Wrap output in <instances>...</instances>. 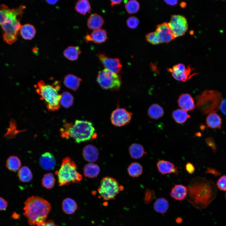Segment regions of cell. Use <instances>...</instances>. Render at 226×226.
I'll return each mask as SVG.
<instances>
[{"instance_id":"16","label":"cell","mask_w":226,"mask_h":226,"mask_svg":"<svg viewBox=\"0 0 226 226\" xmlns=\"http://www.w3.org/2000/svg\"><path fill=\"white\" fill-rule=\"evenodd\" d=\"M178 103L181 109L186 111L192 110L195 108L194 100L188 94H181L179 97Z\"/></svg>"},{"instance_id":"51","label":"cell","mask_w":226,"mask_h":226,"mask_svg":"<svg viewBox=\"0 0 226 226\" xmlns=\"http://www.w3.org/2000/svg\"><path fill=\"white\" fill-rule=\"evenodd\" d=\"M20 215L16 212H14L12 214L11 217L15 219H18L20 218Z\"/></svg>"},{"instance_id":"21","label":"cell","mask_w":226,"mask_h":226,"mask_svg":"<svg viewBox=\"0 0 226 226\" xmlns=\"http://www.w3.org/2000/svg\"><path fill=\"white\" fill-rule=\"evenodd\" d=\"M206 123L207 126L210 128L220 129L221 126V118L217 113L212 112L207 117Z\"/></svg>"},{"instance_id":"53","label":"cell","mask_w":226,"mask_h":226,"mask_svg":"<svg viewBox=\"0 0 226 226\" xmlns=\"http://www.w3.org/2000/svg\"><path fill=\"white\" fill-rule=\"evenodd\" d=\"M182 221V219L180 218H178L176 219V222L178 223H181Z\"/></svg>"},{"instance_id":"4","label":"cell","mask_w":226,"mask_h":226,"mask_svg":"<svg viewBox=\"0 0 226 226\" xmlns=\"http://www.w3.org/2000/svg\"><path fill=\"white\" fill-rule=\"evenodd\" d=\"M35 87L40 100L44 101L48 110L55 111L59 109L62 95L59 93L61 86L58 81L49 83L41 80L38 82Z\"/></svg>"},{"instance_id":"20","label":"cell","mask_w":226,"mask_h":226,"mask_svg":"<svg viewBox=\"0 0 226 226\" xmlns=\"http://www.w3.org/2000/svg\"><path fill=\"white\" fill-rule=\"evenodd\" d=\"M20 34L22 37L26 40H31L34 37L36 32L34 26L30 24H27L21 25Z\"/></svg>"},{"instance_id":"17","label":"cell","mask_w":226,"mask_h":226,"mask_svg":"<svg viewBox=\"0 0 226 226\" xmlns=\"http://www.w3.org/2000/svg\"><path fill=\"white\" fill-rule=\"evenodd\" d=\"M187 187L181 184H176L172 188L170 194L175 200L181 201L187 197Z\"/></svg>"},{"instance_id":"24","label":"cell","mask_w":226,"mask_h":226,"mask_svg":"<svg viewBox=\"0 0 226 226\" xmlns=\"http://www.w3.org/2000/svg\"><path fill=\"white\" fill-rule=\"evenodd\" d=\"M63 211L68 214L73 213L77 208V205L76 202L70 198L65 199L62 204Z\"/></svg>"},{"instance_id":"35","label":"cell","mask_w":226,"mask_h":226,"mask_svg":"<svg viewBox=\"0 0 226 226\" xmlns=\"http://www.w3.org/2000/svg\"><path fill=\"white\" fill-rule=\"evenodd\" d=\"M55 181L53 175L51 173L45 174L42 180V186L47 189H51L54 186Z\"/></svg>"},{"instance_id":"44","label":"cell","mask_w":226,"mask_h":226,"mask_svg":"<svg viewBox=\"0 0 226 226\" xmlns=\"http://www.w3.org/2000/svg\"><path fill=\"white\" fill-rule=\"evenodd\" d=\"M8 206L7 201L3 197H0V211L5 210Z\"/></svg>"},{"instance_id":"52","label":"cell","mask_w":226,"mask_h":226,"mask_svg":"<svg viewBox=\"0 0 226 226\" xmlns=\"http://www.w3.org/2000/svg\"><path fill=\"white\" fill-rule=\"evenodd\" d=\"M46 2L51 5L55 4L58 1V0H46Z\"/></svg>"},{"instance_id":"32","label":"cell","mask_w":226,"mask_h":226,"mask_svg":"<svg viewBox=\"0 0 226 226\" xmlns=\"http://www.w3.org/2000/svg\"><path fill=\"white\" fill-rule=\"evenodd\" d=\"M172 115L176 122L179 124L185 122L190 117L186 111L182 109L174 110L173 112Z\"/></svg>"},{"instance_id":"37","label":"cell","mask_w":226,"mask_h":226,"mask_svg":"<svg viewBox=\"0 0 226 226\" xmlns=\"http://www.w3.org/2000/svg\"><path fill=\"white\" fill-rule=\"evenodd\" d=\"M125 7L128 13H134L138 11L139 8V4L136 0H131L125 3Z\"/></svg>"},{"instance_id":"31","label":"cell","mask_w":226,"mask_h":226,"mask_svg":"<svg viewBox=\"0 0 226 226\" xmlns=\"http://www.w3.org/2000/svg\"><path fill=\"white\" fill-rule=\"evenodd\" d=\"M149 116L153 119H158L162 117L164 114L162 108L159 105L154 104L149 108L148 110Z\"/></svg>"},{"instance_id":"42","label":"cell","mask_w":226,"mask_h":226,"mask_svg":"<svg viewBox=\"0 0 226 226\" xmlns=\"http://www.w3.org/2000/svg\"><path fill=\"white\" fill-rule=\"evenodd\" d=\"M155 196L153 190L147 189L145 194L144 201L146 203H149L152 201Z\"/></svg>"},{"instance_id":"28","label":"cell","mask_w":226,"mask_h":226,"mask_svg":"<svg viewBox=\"0 0 226 226\" xmlns=\"http://www.w3.org/2000/svg\"><path fill=\"white\" fill-rule=\"evenodd\" d=\"M100 170V168L97 165L90 163L86 164L84 166V174L86 177L93 178L97 176Z\"/></svg>"},{"instance_id":"47","label":"cell","mask_w":226,"mask_h":226,"mask_svg":"<svg viewBox=\"0 0 226 226\" xmlns=\"http://www.w3.org/2000/svg\"><path fill=\"white\" fill-rule=\"evenodd\" d=\"M220 109L222 112L226 115V98L222 101L220 106Z\"/></svg>"},{"instance_id":"34","label":"cell","mask_w":226,"mask_h":226,"mask_svg":"<svg viewBox=\"0 0 226 226\" xmlns=\"http://www.w3.org/2000/svg\"><path fill=\"white\" fill-rule=\"evenodd\" d=\"M127 170L129 175L132 177H137L140 175L143 172V167L139 163H132L128 167Z\"/></svg>"},{"instance_id":"36","label":"cell","mask_w":226,"mask_h":226,"mask_svg":"<svg viewBox=\"0 0 226 226\" xmlns=\"http://www.w3.org/2000/svg\"><path fill=\"white\" fill-rule=\"evenodd\" d=\"M73 98L72 95L69 92H65L62 95L60 103L66 108L71 106L73 103Z\"/></svg>"},{"instance_id":"15","label":"cell","mask_w":226,"mask_h":226,"mask_svg":"<svg viewBox=\"0 0 226 226\" xmlns=\"http://www.w3.org/2000/svg\"><path fill=\"white\" fill-rule=\"evenodd\" d=\"M39 164L42 168L46 170L53 169L56 164L55 159L53 155L48 152H46L40 157Z\"/></svg>"},{"instance_id":"8","label":"cell","mask_w":226,"mask_h":226,"mask_svg":"<svg viewBox=\"0 0 226 226\" xmlns=\"http://www.w3.org/2000/svg\"><path fill=\"white\" fill-rule=\"evenodd\" d=\"M96 80L103 89L113 91L119 90L121 84L120 75L106 68L99 72Z\"/></svg>"},{"instance_id":"22","label":"cell","mask_w":226,"mask_h":226,"mask_svg":"<svg viewBox=\"0 0 226 226\" xmlns=\"http://www.w3.org/2000/svg\"><path fill=\"white\" fill-rule=\"evenodd\" d=\"M81 81V79L78 77L69 74L65 77L64 82L67 87L75 91L78 88Z\"/></svg>"},{"instance_id":"45","label":"cell","mask_w":226,"mask_h":226,"mask_svg":"<svg viewBox=\"0 0 226 226\" xmlns=\"http://www.w3.org/2000/svg\"><path fill=\"white\" fill-rule=\"evenodd\" d=\"M35 226H58L52 220L45 221L38 224Z\"/></svg>"},{"instance_id":"48","label":"cell","mask_w":226,"mask_h":226,"mask_svg":"<svg viewBox=\"0 0 226 226\" xmlns=\"http://www.w3.org/2000/svg\"><path fill=\"white\" fill-rule=\"evenodd\" d=\"M206 173L212 174L216 175L219 174V172H218L216 171L213 169H211L209 168L207 169Z\"/></svg>"},{"instance_id":"29","label":"cell","mask_w":226,"mask_h":226,"mask_svg":"<svg viewBox=\"0 0 226 226\" xmlns=\"http://www.w3.org/2000/svg\"><path fill=\"white\" fill-rule=\"evenodd\" d=\"M6 166L10 171L15 172L19 170L21 166V162L16 156H10L7 159Z\"/></svg>"},{"instance_id":"46","label":"cell","mask_w":226,"mask_h":226,"mask_svg":"<svg viewBox=\"0 0 226 226\" xmlns=\"http://www.w3.org/2000/svg\"><path fill=\"white\" fill-rule=\"evenodd\" d=\"M186 170L189 174H193L195 171V169L193 165L189 162L186 163Z\"/></svg>"},{"instance_id":"43","label":"cell","mask_w":226,"mask_h":226,"mask_svg":"<svg viewBox=\"0 0 226 226\" xmlns=\"http://www.w3.org/2000/svg\"><path fill=\"white\" fill-rule=\"evenodd\" d=\"M205 141L207 145L211 148L214 152H215L217 149V147L213 139L209 137L206 138Z\"/></svg>"},{"instance_id":"14","label":"cell","mask_w":226,"mask_h":226,"mask_svg":"<svg viewBox=\"0 0 226 226\" xmlns=\"http://www.w3.org/2000/svg\"><path fill=\"white\" fill-rule=\"evenodd\" d=\"M157 166L159 172L163 175L174 173L178 175L179 171L177 167L173 163L165 160L158 161Z\"/></svg>"},{"instance_id":"38","label":"cell","mask_w":226,"mask_h":226,"mask_svg":"<svg viewBox=\"0 0 226 226\" xmlns=\"http://www.w3.org/2000/svg\"><path fill=\"white\" fill-rule=\"evenodd\" d=\"M22 131L17 129L16 125L13 121L10 123L9 127L8 129L4 136L7 139L13 138H15L18 133Z\"/></svg>"},{"instance_id":"18","label":"cell","mask_w":226,"mask_h":226,"mask_svg":"<svg viewBox=\"0 0 226 226\" xmlns=\"http://www.w3.org/2000/svg\"><path fill=\"white\" fill-rule=\"evenodd\" d=\"M83 155V158L86 161L92 163L97 160L99 152L95 147L92 145L89 144L84 147Z\"/></svg>"},{"instance_id":"49","label":"cell","mask_w":226,"mask_h":226,"mask_svg":"<svg viewBox=\"0 0 226 226\" xmlns=\"http://www.w3.org/2000/svg\"><path fill=\"white\" fill-rule=\"evenodd\" d=\"M110 6L112 7L116 5L119 4L121 3L122 0H110Z\"/></svg>"},{"instance_id":"7","label":"cell","mask_w":226,"mask_h":226,"mask_svg":"<svg viewBox=\"0 0 226 226\" xmlns=\"http://www.w3.org/2000/svg\"><path fill=\"white\" fill-rule=\"evenodd\" d=\"M123 187L116 179L111 177L106 176L102 179L98 191L104 200L114 199Z\"/></svg>"},{"instance_id":"26","label":"cell","mask_w":226,"mask_h":226,"mask_svg":"<svg viewBox=\"0 0 226 226\" xmlns=\"http://www.w3.org/2000/svg\"><path fill=\"white\" fill-rule=\"evenodd\" d=\"M169 206L168 201L165 198L161 197L156 199L153 204V207L156 212L163 214L167 211Z\"/></svg>"},{"instance_id":"11","label":"cell","mask_w":226,"mask_h":226,"mask_svg":"<svg viewBox=\"0 0 226 226\" xmlns=\"http://www.w3.org/2000/svg\"><path fill=\"white\" fill-rule=\"evenodd\" d=\"M192 69L190 66L186 68L183 64L179 63L174 66L172 68H168V70L171 73L172 76L176 80L185 82L194 75H190Z\"/></svg>"},{"instance_id":"3","label":"cell","mask_w":226,"mask_h":226,"mask_svg":"<svg viewBox=\"0 0 226 226\" xmlns=\"http://www.w3.org/2000/svg\"><path fill=\"white\" fill-rule=\"evenodd\" d=\"M95 129L91 122L76 120L74 123L65 122L60 129L61 136L68 139L72 138L76 142L79 143L90 140L95 137Z\"/></svg>"},{"instance_id":"33","label":"cell","mask_w":226,"mask_h":226,"mask_svg":"<svg viewBox=\"0 0 226 226\" xmlns=\"http://www.w3.org/2000/svg\"><path fill=\"white\" fill-rule=\"evenodd\" d=\"M18 176L19 180L24 182L30 181L33 177L31 170L26 166H23L19 170Z\"/></svg>"},{"instance_id":"30","label":"cell","mask_w":226,"mask_h":226,"mask_svg":"<svg viewBox=\"0 0 226 226\" xmlns=\"http://www.w3.org/2000/svg\"><path fill=\"white\" fill-rule=\"evenodd\" d=\"M75 9L77 12L85 15L87 13L90 12L91 6L88 0H79L77 2Z\"/></svg>"},{"instance_id":"19","label":"cell","mask_w":226,"mask_h":226,"mask_svg":"<svg viewBox=\"0 0 226 226\" xmlns=\"http://www.w3.org/2000/svg\"><path fill=\"white\" fill-rule=\"evenodd\" d=\"M104 23L102 17L97 13H94L89 18L87 24L89 29L94 30L100 29Z\"/></svg>"},{"instance_id":"6","label":"cell","mask_w":226,"mask_h":226,"mask_svg":"<svg viewBox=\"0 0 226 226\" xmlns=\"http://www.w3.org/2000/svg\"><path fill=\"white\" fill-rule=\"evenodd\" d=\"M56 174L60 186L77 183L82 179V175L77 170L76 164L68 157L63 159L60 169Z\"/></svg>"},{"instance_id":"39","label":"cell","mask_w":226,"mask_h":226,"mask_svg":"<svg viewBox=\"0 0 226 226\" xmlns=\"http://www.w3.org/2000/svg\"><path fill=\"white\" fill-rule=\"evenodd\" d=\"M146 40L148 42L154 45L161 43L155 31L148 33L146 35Z\"/></svg>"},{"instance_id":"12","label":"cell","mask_w":226,"mask_h":226,"mask_svg":"<svg viewBox=\"0 0 226 226\" xmlns=\"http://www.w3.org/2000/svg\"><path fill=\"white\" fill-rule=\"evenodd\" d=\"M155 32L161 43H168L175 38L168 23L164 22L157 25Z\"/></svg>"},{"instance_id":"13","label":"cell","mask_w":226,"mask_h":226,"mask_svg":"<svg viewBox=\"0 0 226 226\" xmlns=\"http://www.w3.org/2000/svg\"><path fill=\"white\" fill-rule=\"evenodd\" d=\"M98 57L105 68L116 74L121 71L122 65L118 59L109 58L103 54H100Z\"/></svg>"},{"instance_id":"27","label":"cell","mask_w":226,"mask_h":226,"mask_svg":"<svg viewBox=\"0 0 226 226\" xmlns=\"http://www.w3.org/2000/svg\"><path fill=\"white\" fill-rule=\"evenodd\" d=\"M131 157L134 159H138L146 153L143 146L137 143H133L129 148Z\"/></svg>"},{"instance_id":"41","label":"cell","mask_w":226,"mask_h":226,"mask_svg":"<svg viewBox=\"0 0 226 226\" xmlns=\"http://www.w3.org/2000/svg\"><path fill=\"white\" fill-rule=\"evenodd\" d=\"M217 186L218 188L222 191H226V175L221 176L217 182Z\"/></svg>"},{"instance_id":"54","label":"cell","mask_w":226,"mask_h":226,"mask_svg":"<svg viewBox=\"0 0 226 226\" xmlns=\"http://www.w3.org/2000/svg\"><path fill=\"white\" fill-rule=\"evenodd\" d=\"M184 3H181V5H180L181 7H184L186 6V4H184Z\"/></svg>"},{"instance_id":"2","label":"cell","mask_w":226,"mask_h":226,"mask_svg":"<svg viewBox=\"0 0 226 226\" xmlns=\"http://www.w3.org/2000/svg\"><path fill=\"white\" fill-rule=\"evenodd\" d=\"M24 215L31 226H35L46 220L51 209L50 203L38 196H32L24 202Z\"/></svg>"},{"instance_id":"23","label":"cell","mask_w":226,"mask_h":226,"mask_svg":"<svg viewBox=\"0 0 226 226\" xmlns=\"http://www.w3.org/2000/svg\"><path fill=\"white\" fill-rule=\"evenodd\" d=\"M90 36L91 41L97 44L104 42L107 39L106 31L103 29L93 30Z\"/></svg>"},{"instance_id":"5","label":"cell","mask_w":226,"mask_h":226,"mask_svg":"<svg viewBox=\"0 0 226 226\" xmlns=\"http://www.w3.org/2000/svg\"><path fill=\"white\" fill-rule=\"evenodd\" d=\"M25 7L22 6L18 7L16 11L7 18L1 24L3 37L4 41L11 45L17 40V34L21 25L19 18L23 14Z\"/></svg>"},{"instance_id":"55","label":"cell","mask_w":226,"mask_h":226,"mask_svg":"<svg viewBox=\"0 0 226 226\" xmlns=\"http://www.w3.org/2000/svg\"><path fill=\"white\" fill-rule=\"evenodd\" d=\"M225 197H226V194H225Z\"/></svg>"},{"instance_id":"10","label":"cell","mask_w":226,"mask_h":226,"mask_svg":"<svg viewBox=\"0 0 226 226\" xmlns=\"http://www.w3.org/2000/svg\"><path fill=\"white\" fill-rule=\"evenodd\" d=\"M132 113L123 108H118L112 113L110 120L111 123L117 126H121L129 123L132 116Z\"/></svg>"},{"instance_id":"50","label":"cell","mask_w":226,"mask_h":226,"mask_svg":"<svg viewBox=\"0 0 226 226\" xmlns=\"http://www.w3.org/2000/svg\"><path fill=\"white\" fill-rule=\"evenodd\" d=\"M164 1L168 4L174 5L176 4L178 2L177 0H165Z\"/></svg>"},{"instance_id":"40","label":"cell","mask_w":226,"mask_h":226,"mask_svg":"<svg viewBox=\"0 0 226 226\" xmlns=\"http://www.w3.org/2000/svg\"><path fill=\"white\" fill-rule=\"evenodd\" d=\"M139 23V21L137 18L132 16L127 19L126 24L128 27L132 29L136 28Z\"/></svg>"},{"instance_id":"1","label":"cell","mask_w":226,"mask_h":226,"mask_svg":"<svg viewBox=\"0 0 226 226\" xmlns=\"http://www.w3.org/2000/svg\"><path fill=\"white\" fill-rule=\"evenodd\" d=\"M187 188V200L197 208L207 207L216 196L217 190L214 184L205 178L198 177L193 178Z\"/></svg>"},{"instance_id":"25","label":"cell","mask_w":226,"mask_h":226,"mask_svg":"<svg viewBox=\"0 0 226 226\" xmlns=\"http://www.w3.org/2000/svg\"><path fill=\"white\" fill-rule=\"evenodd\" d=\"M81 53L80 47L78 46H69L63 51L64 56L71 61H75L78 58Z\"/></svg>"},{"instance_id":"9","label":"cell","mask_w":226,"mask_h":226,"mask_svg":"<svg viewBox=\"0 0 226 226\" xmlns=\"http://www.w3.org/2000/svg\"><path fill=\"white\" fill-rule=\"evenodd\" d=\"M169 24L175 38L184 35L188 29L186 19L182 15H172Z\"/></svg>"}]
</instances>
